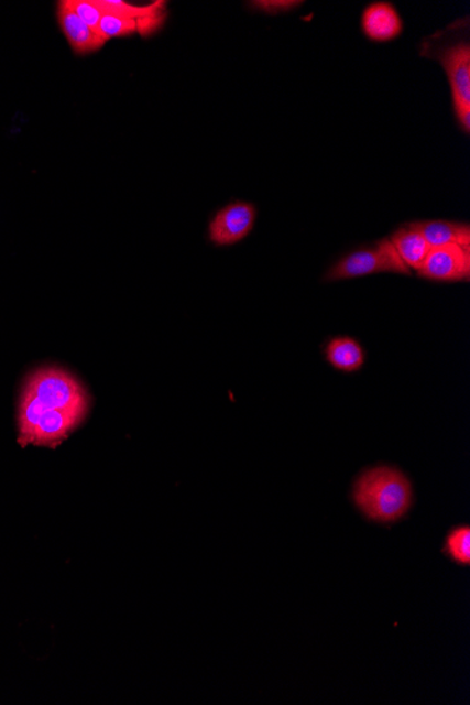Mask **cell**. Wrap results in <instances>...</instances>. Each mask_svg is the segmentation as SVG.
Instances as JSON below:
<instances>
[{
    "instance_id": "cell-1",
    "label": "cell",
    "mask_w": 470,
    "mask_h": 705,
    "mask_svg": "<svg viewBox=\"0 0 470 705\" xmlns=\"http://www.w3.org/2000/svg\"><path fill=\"white\" fill-rule=\"evenodd\" d=\"M352 499L368 520L392 524L411 510L413 485L396 466L378 465L363 470L353 481Z\"/></svg>"
},
{
    "instance_id": "cell-2",
    "label": "cell",
    "mask_w": 470,
    "mask_h": 705,
    "mask_svg": "<svg viewBox=\"0 0 470 705\" xmlns=\"http://www.w3.org/2000/svg\"><path fill=\"white\" fill-rule=\"evenodd\" d=\"M103 12L99 33L106 42L111 39H128L139 34L143 39L153 37L164 29L168 19V3L156 0L150 4H133L123 0H96Z\"/></svg>"
},
{
    "instance_id": "cell-3",
    "label": "cell",
    "mask_w": 470,
    "mask_h": 705,
    "mask_svg": "<svg viewBox=\"0 0 470 705\" xmlns=\"http://www.w3.org/2000/svg\"><path fill=\"white\" fill-rule=\"evenodd\" d=\"M24 394L52 410L77 415L85 420L89 412L90 398L79 380L59 368H42L30 375L24 384Z\"/></svg>"
},
{
    "instance_id": "cell-4",
    "label": "cell",
    "mask_w": 470,
    "mask_h": 705,
    "mask_svg": "<svg viewBox=\"0 0 470 705\" xmlns=\"http://www.w3.org/2000/svg\"><path fill=\"white\" fill-rule=\"evenodd\" d=\"M378 273H396L404 276H412L413 273L397 256L389 238H381L346 253L327 269L323 281H348V279L378 275Z\"/></svg>"
},
{
    "instance_id": "cell-5",
    "label": "cell",
    "mask_w": 470,
    "mask_h": 705,
    "mask_svg": "<svg viewBox=\"0 0 470 705\" xmlns=\"http://www.w3.org/2000/svg\"><path fill=\"white\" fill-rule=\"evenodd\" d=\"M254 203L236 200L229 203L209 223V240L217 247H229L245 240L255 226Z\"/></svg>"
},
{
    "instance_id": "cell-6",
    "label": "cell",
    "mask_w": 470,
    "mask_h": 705,
    "mask_svg": "<svg viewBox=\"0 0 470 705\" xmlns=\"http://www.w3.org/2000/svg\"><path fill=\"white\" fill-rule=\"evenodd\" d=\"M423 50H429L423 55L436 59L441 65L451 86L452 99L470 105V43L468 40H458L441 47Z\"/></svg>"
},
{
    "instance_id": "cell-7",
    "label": "cell",
    "mask_w": 470,
    "mask_h": 705,
    "mask_svg": "<svg viewBox=\"0 0 470 705\" xmlns=\"http://www.w3.org/2000/svg\"><path fill=\"white\" fill-rule=\"evenodd\" d=\"M417 275L433 282H469V248L458 243L431 248Z\"/></svg>"
},
{
    "instance_id": "cell-8",
    "label": "cell",
    "mask_w": 470,
    "mask_h": 705,
    "mask_svg": "<svg viewBox=\"0 0 470 705\" xmlns=\"http://www.w3.org/2000/svg\"><path fill=\"white\" fill-rule=\"evenodd\" d=\"M55 19L59 25L61 33L77 57L99 53L105 47L106 42L102 34L78 18V14L70 8L69 0H59L55 4Z\"/></svg>"
},
{
    "instance_id": "cell-9",
    "label": "cell",
    "mask_w": 470,
    "mask_h": 705,
    "mask_svg": "<svg viewBox=\"0 0 470 705\" xmlns=\"http://www.w3.org/2000/svg\"><path fill=\"white\" fill-rule=\"evenodd\" d=\"M363 35L373 43H391L404 29L401 13L389 2L369 3L361 17Z\"/></svg>"
},
{
    "instance_id": "cell-10",
    "label": "cell",
    "mask_w": 470,
    "mask_h": 705,
    "mask_svg": "<svg viewBox=\"0 0 470 705\" xmlns=\"http://www.w3.org/2000/svg\"><path fill=\"white\" fill-rule=\"evenodd\" d=\"M325 359L332 368L341 372H357L367 361V351L357 338L351 336H334L328 338L323 348Z\"/></svg>"
},
{
    "instance_id": "cell-11",
    "label": "cell",
    "mask_w": 470,
    "mask_h": 705,
    "mask_svg": "<svg viewBox=\"0 0 470 705\" xmlns=\"http://www.w3.org/2000/svg\"><path fill=\"white\" fill-rule=\"evenodd\" d=\"M387 238L391 240L397 256L401 257V260L406 263V267L412 272L418 271L423 262L426 261L429 251H431L426 238L416 227L412 226V223H404Z\"/></svg>"
},
{
    "instance_id": "cell-12",
    "label": "cell",
    "mask_w": 470,
    "mask_h": 705,
    "mask_svg": "<svg viewBox=\"0 0 470 705\" xmlns=\"http://www.w3.org/2000/svg\"><path fill=\"white\" fill-rule=\"evenodd\" d=\"M411 223L413 227H416L422 232L431 248L458 243V246L470 250L469 223L451 220H419Z\"/></svg>"
},
{
    "instance_id": "cell-13",
    "label": "cell",
    "mask_w": 470,
    "mask_h": 705,
    "mask_svg": "<svg viewBox=\"0 0 470 705\" xmlns=\"http://www.w3.org/2000/svg\"><path fill=\"white\" fill-rule=\"evenodd\" d=\"M445 552L453 562L468 566L470 563V529L468 525L457 527L449 531L445 540Z\"/></svg>"
},
{
    "instance_id": "cell-14",
    "label": "cell",
    "mask_w": 470,
    "mask_h": 705,
    "mask_svg": "<svg viewBox=\"0 0 470 705\" xmlns=\"http://www.w3.org/2000/svg\"><path fill=\"white\" fill-rule=\"evenodd\" d=\"M69 4L85 24H88L89 28L95 30L99 29L100 20L103 18V12L98 7V2H96V0H69Z\"/></svg>"
},
{
    "instance_id": "cell-15",
    "label": "cell",
    "mask_w": 470,
    "mask_h": 705,
    "mask_svg": "<svg viewBox=\"0 0 470 705\" xmlns=\"http://www.w3.org/2000/svg\"><path fill=\"white\" fill-rule=\"evenodd\" d=\"M258 9L264 10L265 13L280 14L291 12V10L299 8L302 2H292V0H272V2H258Z\"/></svg>"
},
{
    "instance_id": "cell-16",
    "label": "cell",
    "mask_w": 470,
    "mask_h": 705,
    "mask_svg": "<svg viewBox=\"0 0 470 705\" xmlns=\"http://www.w3.org/2000/svg\"><path fill=\"white\" fill-rule=\"evenodd\" d=\"M455 119L464 134L470 133V105L452 99Z\"/></svg>"
}]
</instances>
